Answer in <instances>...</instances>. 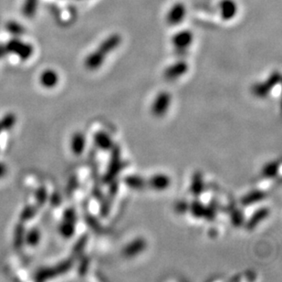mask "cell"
<instances>
[{"mask_svg":"<svg viewBox=\"0 0 282 282\" xmlns=\"http://www.w3.org/2000/svg\"><path fill=\"white\" fill-rule=\"evenodd\" d=\"M89 260L88 259H83L81 264H80V267H79V274L81 276H84L87 272V270L89 269Z\"/></svg>","mask_w":282,"mask_h":282,"instance_id":"e575fe53","label":"cell"},{"mask_svg":"<svg viewBox=\"0 0 282 282\" xmlns=\"http://www.w3.org/2000/svg\"><path fill=\"white\" fill-rule=\"evenodd\" d=\"M86 136L81 132H76L71 136V149L75 155H81L86 149Z\"/></svg>","mask_w":282,"mask_h":282,"instance_id":"ac0fdd59","label":"cell"},{"mask_svg":"<svg viewBox=\"0 0 282 282\" xmlns=\"http://www.w3.org/2000/svg\"><path fill=\"white\" fill-rule=\"evenodd\" d=\"M38 207L36 205H28L24 206V208L22 209L20 215V219L21 222H26V221H29L33 219L37 214V209Z\"/></svg>","mask_w":282,"mask_h":282,"instance_id":"f546056e","label":"cell"},{"mask_svg":"<svg viewBox=\"0 0 282 282\" xmlns=\"http://www.w3.org/2000/svg\"><path fill=\"white\" fill-rule=\"evenodd\" d=\"M41 239V233L38 227H31L30 229L26 230V237H25V244H27L29 247H36L39 245Z\"/></svg>","mask_w":282,"mask_h":282,"instance_id":"d4e9b609","label":"cell"},{"mask_svg":"<svg viewBox=\"0 0 282 282\" xmlns=\"http://www.w3.org/2000/svg\"><path fill=\"white\" fill-rule=\"evenodd\" d=\"M17 122V117L14 113H7L0 120V133L8 131L14 127Z\"/></svg>","mask_w":282,"mask_h":282,"instance_id":"4316f807","label":"cell"},{"mask_svg":"<svg viewBox=\"0 0 282 282\" xmlns=\"http://www.w3.org/2000/svg\"><path fill=\"white\" fill-rule=\"evenodd\" d=\"M188 207H189V204L185 200H181V201H178L175 205V210L178 214H184L188 211Z\"/></svg>","mask_w":282,"mask_h":282,"instance_id":"836d02e7","label":"cell"},{"mask_svg":"<svg viewBox=\"0 0 282 282\" xmlns=\"http://www.w3.org/2000/svg\"><path fill=\"white\" fill-rule=\"evenodd\" d=\"M73 265H74V258L67 259L53 267L40 269L36 274L35 280L38 282H44V281L51 280L58 276L62 275L64 273L68 272L73 267Z\"/></svg>","mask_w":282,"mask_h":282,"instance_id":"5b68a950","label":"cell"},{"mask_svg":"<svg viewBox=\"0 0 282 282\" xmlns=\"http://www.w3.org/2000/svg\"><path fill=\"white\" fill-rule=\"evenodd\" d=\"M171 178L164 174H155L147 180V186L153 190L162 192L167 190L171 185Z\"/></svg>","mask_w":282,"mask_h":282,"instance_id":"4fadbf2b","label":"cell"},{"mask_svg":"<svg viewBox=\"0 0 282 282\" xmlns=\"http://www.w3.org/2000/svg\"><path fill=\"white\" fill-rule=\"evenodd\" d=\"M110 155V160L104 175L101 177V182L105 184H110L117 180L121 171L123 168V162L121 159V151L120 146L114 144Z\"/></svg>","mask_w":282,"mask_h":282,"instance_id":"7a4b0ae2","label":"cell"},{"mask_svg":"<svg viewBox=\"0 0 282 282\" xmlns=\"http://www.w3.org/2000/svg\"><path fill=\"white\" fill-rule=\"evenodd\" d=\"M7 31L11 33L12 35L20 36L22 35L24 32V28L20 23L15 21H10L7 23Z\"/></svg>","mask_w":282,"mask_h":282,"instance_id":"1f68e13d","label":"cell"},{"mask_svg":"<svg viewBox=\"0 0 282 282\" xmlns=\"http://www.w3.org/2000/svg\"><path fill=\"white\" fill-rule=\"evenodd\" d=\"M189 71V64L183 58L169 64L163 71L162 77L167 81H176L184 76Z\"/></svg>","mask_w":282,"mask_h":282,"instance_id":"52a82bcc","label":"cell"},{"mask_svg":"<svg viewBox=\"0 0 282 282\" xmlns=\"http://www.w3.org/2000/svg\"><path fill=\"white\" fill-rule=\"evenodd\" d=\"M88 240L89 237L87 234H85L76 241L72 248V256H73L72 258H80L81 256H82L84 253L85 247L87 246Z\"/></svg>","mask_w":282,"mask_h":282,"instance_id":"484cf974","label":"cell"},{"mask_svg":"<svg viewBox=\"0 0 282 282\" xmlns=\"http://www.w3.org/2000/svg\"><path fill=\"white\" fill-rule=\"evenodd\" d=\"M230 221L235 227H241L244 226L246 220H245L243 212L239 208L232 209V211L230 212Z\"/></svg>","mask_w":282,"mask_h":282,"instance_id":"83f0119b","label":"cell"},{"mask_svg":"<svg viewBox=\"0 0 282 282\" xmlns=\"http://www.w3.org/2000/svg\"><path fill=\"white\" fill-rule=\"evenodd\" d=\"M78 185V180L77 178L75 177H73L72 179H71V181H70V183H69V185H68V191H69V193H72L73 191L75 190L76 188H77Z\"/></svg>","mask_w":282,"mask_h":282,"instance_id":"d590c367","label":"cell"},{"mask_svg":"<svg viewBox=\"0 0 282 282\" xmlns=\"http://www.w3.org/2000/svg\"><path fill=\"white\" fill-rule=\"evenodd\" d=\"M147 247V241L143 238H137L129 242L122 249V255L126 258H134L141 254Z\"/></svg>","mask_w":282,"mask_h":282,"instance_id":"7c38bea8","label":"cell"},{"mask_svg":"<svg viewBox=\"0 0 282 282\" xmlns=\"http://www.w3.org/2000/svg\"><path fill=\"white\" fill-rule=\"evenodd\" d=\"M270 210L268 207L263 206L259 208L258 210L251 215V217L247 219V221H245V226L247 230H253L257 226L261 224V222H263L266 219H268L269 216Z\"/></svg>","mask_w":282,"mask_h":282,"instance_id":"5bb4252c","label":"cell"},{"mask_svg":"<svg viewBox=\"0 0 282 282\" xmlns=\"http://www.w3.org/2000/svg\"><path fill=\"white\" fill-rule=\"evenodd\" d=\"M36 206H43L49 200L48 191L45 186H40L35 193Z\"/></svg>","mask_w":282,"mask_h":282,"instance_id":"f1b7e54d","label":"cell"},{"mask_svg":"<svg viewBox=\"0 0 282 282\" xmlns=\"http://www.w3.org/2000/svg\"><path fill=\"white\" fill-rule=\"evenodd\" d=\"M205 184L203 174L201 172H196L191 178L190 193L193 197L198 198L205 192Z\"/></svg>","mask_w":282,"mask_h":282,"instance_id":"e0dca14e","label":"cell"},{"mask_svg":"<svg viewBox=\"0 0 282 282\" xmlns=\"http://www.w3.org/2000/svg\"><path fill=\"white\" fill-rule=\"evenodd\" d=\"M172 103V95L167 91H162L157 93L152 103L151 112L156 118H162L169 111Z\"/></svg>","mask_w":282,"mask_h":282,"instance_id":"ba28073f","label":"cell"},{"mask_svg":"<svg viewBox=\"0 0 282 282\" xmlns=\"http://www.w3.org/2000/svg\"><path fill=\"white\" fill-rule=\"evenodd\" d=\"M85 220L88 226L90 228H92V230H94L95 232H101V225L99 222V220L96 219L94 216H92L91 214H87L85 217Z\"/></svg>","mask_w":282,"mask_h":282,"instance_id":"4dcf8cb0","label":"cell"},{"mask_svg":"<svg viewBox=\"0 0 282 282\" xmlns=\"http://www.w3.org/2000/svg\"><path fill=\"white\" fill-rule=\"evenodd\" d=\"M282 73L279 71H272L267 79L262 81H258L251 86V93L256 98L264 99L275 89L276 86L281 83Z\"/></svg>","mask_w":282,"mask_h":282,"instance_id":"277c9868","label":"cell"},{"mask_svg":"<svg viewBox=\"0 0 282 282\" xmlns=\"http://www.w3.org/2000/svg\"><path fill=\"white\" fill-rule=\"evenodd\" d=\"M62 219L64 220H70L73 222H77V213L73 207H68L65 209L62 215Z\"/></svg>","mask_w":282,"mask_h":282,"instance_id":"d6a6232c","label":"cell"},{"mask_svg":"<svg viewBox=\"0 0 282 282\" xmlns=\"http://www.w3.org/2000/svg\"><path fill=\"white\" fill-rule=\"evenodd\" d=\"M76 223L77 222H73V221H70V220H64L62 219L59 230L60 235L65 238V239H71L74 234L76 232Z\"/></svg>","mask_w":282,"mask_h":282,"instance_id":"cb8c5ba5","label":"cell"},{"mask_svg":"<svg viewBox=\"0 0 282 282\" xmlns=\"http://www.w3.org/2000/svg\"><path fill=\"white\" fill-rule=\"evenodd\" d=\"M267 197V194L264 191L260 189H255L250 191L246 194L240 200V204L243 206H249V205H256L258 203L264 200Z\"/></svg>","mask_w":282,"mask_h":282,"instance_id":"d6986e66","label":"cell"},{"mask_svg":"<svg viewBox=\"0 0 282 282\" xmlns=\"http://www.w3.org/2000/svg\"><path fill=\"white\" fill-rule=\"evenodd\" d=\"M217 7L223 21H232L240 12V5L237 0H219Z\"/></svg>","mask_w":282,"mask_h":282,"instance_id":"30bf717a","label":"cell"},{"mask_svg":"<svg viewBox=\"0 0 282 282\" xmlns=\"http://www.w3.org/2000/svg\"><path fill=\"white\" fill-rule=\"evenodd\" d=\"M280 167H281V162L279 161H271V162H267L261 170V175L266 179H273L278 176Z\"/></svg>","mask_w":282,"mask_h":282,"instance_id":"603a6c76","label":"cell"},{"mask_svg":"<svg viewBox=\"0 0 282 282\" xmlns=\"http://www.w3.org/2000/svg\"><path fill=\"white\" fill-rule=\"evenodd\" d=\"M7 166L4 163V162H0V179H2L3 177L7 175Z\"/></svg>","mask_w":282,"mask_h":282,"instance_id":"8d00e7d4","label":"cell"},{"mask_svg":"<svg viewBox=\"0 0 282 282\" xmlns=\"http://www.w3.org/2000/svg\"><path fill=\"white\" fill-rule=\"evenodd\" d=\"M25 237H26V228L24 222H20L14 229L13 235V245L15 248L20 249L25 245Z\"/></svg>","mask_w":282,"mask_h":282,"instance_id":"44dd1931","label":"cell"},{"mask_svg":"<svg viewBox=\"0 0 282 282\" xmlns=\"http://www.w3.org/2000/svg\"><path fill=\"white\" fill-rule=\"evenodd\" d=\"M195 41V34L189 28H182L175 32L170 40L171 46L177 56L186 54Z\"/></svg>","mask_w":282,"mask_h":282,"instance_id":"3957f363","label":"cell"},{"mask_svg":"<svg viewBox=\"0 0 282 282\" xmlns=\"http://www.w3.org/2000/svg\"><path fill=\"white\" fill-rule=\"evenodd\" d=\"M7 54H8V52H7L6 45L0 44V60H2L3 58H5V57L7 56Z\"/></svg>","mask_w":282,"mask_h":282,"instance_id":"74e56055","label":"cell"},{"mask_svg":"<svg viewBox=\"0 0 282 282\" xmlns=\"http://www.w3.org/2000/svg\"><path fill=\"white\" fill-rule=\"evenodd\" d=\"M60 81V75L56 71L48 69L43 71L40 75V83L43 88L53 89Z\"/></svg>","mask_w":282,"mask_h":282,"instance_id":"2e32d148","label":"cell"},{"mask_svg":"<svg viewBox=\"0 0 282 282\" xmlns=\"http://www.w3.org/2000/svg\"><path fill=\"white\" fill-rule=\"evenodd\" d=\"M187 17V7L182 1L173 3L167 9L164 20L168 26L177 27L181 25Z\"/></svg>","mask_w":282,"mask_h":282,"instance_id":"8992f818","label":"cell"},{"mask_svg":"<svg viewBox=\"0 0 282 282\" xmlns=\"http://www.w3.org/2000/svg\"><path fill=\"white\" fill-rule=\"evenodd\" d=\"M122 43V37L120 33L114 32L107 36L104 40L91 51L84 59L85 68L89 71H97L103 66L107 58L113 51L117 50Z\"/></svg>","mask_w":282,"mask_h":282,"instance_id":"6da1fadb","label":"cell"},{"mask_svg":"<svg viewBox=\"0 0 282 282\" xmlns=\"http://www.w3.org/2000/svg\"><path fill=\"white\" fill-rule=\"evenodd\" d=\"M123 183L128 188L133 190L141 191L146 188L147 180L138 175H130L123 178Z\"/></svg>","mask_w":282,"mask_h":282,"instance_id":"ffe728a7","label":"cell"},{"mask_svg":"<svg viewBox=\"0 0 282 282\" xmlns=\"http://www.w3.org/2000/svg\"><path fill=\"white\" fill-rule=\"evenodd\" d=\"M206 210H207V205H204L198 199L192 201L188 207V211L190 212L193 218L198 219H205Z\"/></svg>","mask_w":282,"mask_h":282,"instance_id":"7402d4cb","label":"cell"},{"mask_svg":"<svg viewBox=\"0 0 282 282\" xmlns=\"http://www.w3.org/2000/svg\"><path fill=\"white\" fill-rule=\"evenodd\" d=\"M7 52L19 57L21 60H28L33 54V47L29 43L24 42L21 40L15 38L6 44Z\"/></svg>","mask_w":282,"mask_h":282,"instance_id":"9c48e42d","label":"cell"},{"mask_svg":"<svg viewBox=\"0 0 282 282\" xmlns=\"http://www.w3.org/2000/svg\"><path fill=\"white\" fill-rule=\"evenodd\" d=\"M111 187H109V191L107 194V197H102L101 199L100 203H101V210H100V214L102 218H106L108 217V215L111 212V208H112V204L114 198L116 197L118 190H119V184L117 180L114 181L113 183H110Z\"/></svg>","mask_w":282,"mask_h":282,"instance_id":"8fae6325","label":"cell"},{"mask_svg":"<svg viewBox=\"0 0 282 282\" xmlns=\"http://www.w3.org/2000/svg\"><path fill=\"white\" fill-rule=\"evenodd\" d=\"M93 141L96 147L103 152H110L115 144L110 134H107L104 131H99L95 133L93 136Z\"/></svg>","mask_w":282,"mask_h":282,"instance_id":"9a60e30c","label":"cell"}]
</instances>
